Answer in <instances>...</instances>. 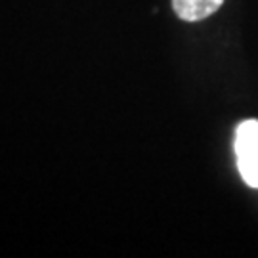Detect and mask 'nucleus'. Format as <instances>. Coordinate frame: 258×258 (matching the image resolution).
Masks as SVG:
<instances>
[{
    "mask_svg": "<svg viewBox=\"0 0 258 258\" xmlns=\"http://www.w3.org/2000/svg\"><path fill=\"white\" fill-rule=\"evenodd\" d=\"M235 155L241 178L258 189V120H243L235 130Z\"/></svg>",
    "mask_w": 258,
    "mask_h": 258,
    "instance_id": "obj_1",
    "label": "nucleus"
},
{
    "mask_svg": "<svg viewBox=\"0 0 258 258\" xmlns=\"http://www.w3.org/2000/svg\"><path fill=\"white\" fill-rule=\"evenodd\" d=\"M224 0H172V8L182 21H201L216 14Z\"/></svg>",
    "mask_w": 258,
    "mask_h": 258,
    "instance_id": "obj_2",
    "label": "nucleus"
}]
</instances>
